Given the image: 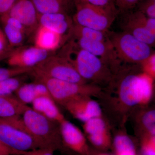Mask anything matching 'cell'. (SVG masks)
<instances>
[{
  "label": "cell",
  "instance_id": "1",
  "mask_svg": "<svg viewBox=\"0 0 155 155\" xmlns=\"http://www.w3.org/2000/svg\"><path fill=\"white\" fill-rule=\"evenodd\" d=\"M59 55L70 62L81 77L87 82L99 83L110 80V68L101 59L78 48L71 41Z\"/></svg>",
  "mask_w": 155,
  "mask_h": 155
},
{
  "label": "cell",
  "instance_id": "2",
  "mask_svg": "<svg viewBox=\"0 0 155 155\" xmlns=\"http://www.w3.org/2000/svg\"><path fill=\"white\" fill-rule=\"evenodd\" d=\"M22 117L26 131L40 147L51 149L55 151L61 149L63 144L59 123L48 119L28 106Z\"/></svg>",
  "mask_w": 155,
  "mask_h": 155
},
{
  "label": "cell",
  "instance_id": "3",
  "mask_svg": "<svg viewBox=\"0 0 155 155\" xmlns=\"http://www.w3.org/2000/svg\"><path fill=\"white\" fill-rule=\"evenodd\" d=\"M154 80L143 72L123 78L119 89L121 102L129 107L146 105L152 98Z\"/></svg>",
  "mask_w": 155,
  "mask_h": 155
},
{
  "label": "cell",
  "instance_id": "4",
  "mask_svg": "<svg viewBox=\"0 0 155 155\" xmlns=\"http://www.w3.org/2000/svg\"><path fill=\"white\" fill-rule=\"evenodd\" d=\"M108 37L120 62L140 64L153 52L152 47L126 31L107 32Z\"/></svg>",
  "mask_w": 155,
  "mask_h": 155
},
{
  "label": "cell",
  "instance_id": "5",
  "mask_svg": "<svg viewBox=\"0 0 155 155\" xmlns=\"http://www.w3.org/2000/svg\"><path fill=\"white\" fill-rule=\"evenodd\" d=\"M75 4L73 23L103 32L109 31L119 13L117 8H103L81 2Z\"/></svg>",
  "mask_w": 155,
  "mask_h": 155
},
{
  "label": "cell",
  "instance_id": "6",
  "mask_svg": "<svg viewBox=\"0 0 155 155\" xmlns=\"http://www.w3.org/2000/svg\"><path fill=\"white\" fill-rule=\"evenodd\" d=\"M34 77L35 81L43 84L46 87L54 101L63 106L77 97L95 95L101 90L94 84L74 83L45 77Z\"/></svg>",
  "mask_w": 155,
  "mask_h": 155
},
{
  "label": "cell",
  "instance_id": "7",
  "mask_svg": "<svg viewBox=\"0 0 155 155\" xmlns=\"http://www.w3.org/2000/svg\"><path fill=\"white\" fill-rule=\"evenodd\" d=\"M30 73L34 76L45 77L80 84L87 83L67 59L60 55L49 56L32 68Z\"/></svg>",
  "mask_w": 155,
  "mask_h": 155
},
{
  "label": "cell",
  "instance_id": "8",
  "mask_svg": "<svg viewBox=\"0 0 155 155\" xmlns=\"http://www.w3.org/2000/svg\"><path fill=\"white\" fill-rule=\"evenodd\" d=\"M122 24L124 31L139 40L153 46L155 42V19L149 18L138 11L129 13Z\"/></svg>",
  "mask_w": 155,
  "mask_h": 155
},
{
  "label": "cell",
  "instance_id": "9",
  "mask_svg": "<svg viewBox=\"0 0 155 155\" xmlns=\"http://www.w3.org/2000/svg\"><path fill=\"white\" fill-rule=\"evenodd\" d=\"M0 141L12 149L22 152L40 148L28 134L1 119Z\"/></svg>",
  "mask_w": 155,
  "mask_h": 155
},
{
  "label": "cell",
  "instance_id": "10",
  "mask_svg": "<svg viewBox=\"0 0 155 155\" xmlns=\"http://www.w3.org/2000/svg\"><path fill=\"white\" fill-rule=\"evenodd\" d=\"M50 53L35 46L19 47L14 49L7 58L11 67L31 68L43 61Z\"/></svg>",
  "mask_w": 155,
  "mask_h": 155
},
{
  "label": "cell",
  "instance_id": "11",
  "mask_svg": "<svg viewBox=\"0 0 155 155\" xmlns=\"http://www.w3.org/2000/svg\"><path fill=\"white\" fill-rule=\"evenodd\" d=\"M64 107L75 119L83 122L102 116V111L98 103L91 96H81L67 102Z\"/></svg>",
  "mask_w": 155,
  "mask_h": 155
},
{
  "label": "cell",
  "instance_id": "12",
  "mask_svg": "<svg viewBox=\"0 0 155 155\" xmlns=\"http://www.w3.org/2000/svg\"><path fill=\"white\" fill-rule=\"evenodd\" d=\"M59 125L63 145L78 154H89L86 137L78 127L66 119Z\"/></svg>",
  "mask_w": 155,
  "mask_h": 155
},
{
  "label": "cell",
  "instance_id": "13",
  "mask_svg": "<svg viewBox=\"0 0 155 155\" xmlns=\"http://www.w3.org/2000/svg\"><path fill=\"white\" fill-rule=\"evenodd\" d=\"M74 38L71 41L77 47L101 59L110 69L112 67H118L120 65L121 62L117 58L109 38L107 41H100Z\"/></svg>",
  "mask_w": 155,
  "mask_h": 155
},
{
  "label": "cell",
  "instance_id": "14",
  "mask_svg": "<svg viewBox=\"0 0 155 155\" xmlns=\"http://www.w3.org/2000/svg\"><path fill=\"white\" fill-rule=\"evenodd\" d=\"M7 14L19 20L27 33L36 30L38 26V14L31 0H17Z\"/></svg>",
  "mask_w": 155,
  "mask_h": 155
},
{
  "label": "cell",
  "instance_id": "15",
  "mask_svg": "<svg viewBox=\"0 0 155 155\" xmlns=\"http://www.w3.org/2000/svg\"><path fill=\"white\" fill-rule=\"evenodd\" d=\"M39 25L48 28L62 36H68L73 25L72 17L65 13L39 14Z\"/></svg>",
  "mask_w": 155,
  "mask_h": 155
},
{
  "label": "cell",
  "instance_id": "16",
  "mask_svg": "<svg viewBox=\"0 0 155 155\" xmlns=\"http://www.w3.org/2000/svg\"><path fill=\"white\" fill-rule=\"evenodd\" d=\"M63 37L54 31L39 25L35 30L34 46L51 52L60 48L63 41Z\"/></svg>",
  "mask_w": 155,
  "mask_h": 155
},
{
  "label": "cell",
  "instance_id": "17",
  "mask_svg": "<svg viewBox=\"0 0 155 155\" xmlns=\"http://www.w3.org/2000/svg\"><path fill=\"white\" fill-rule=\"evenodd\" d=\"M14 94L21 102L27 105L32 104L39 97H51L46 87L43 84L35 81L33 83H23Z\"/></svg>",
  "mask_w": 155,
  "mask_h": 155
},
{
  "label": "cell",
  "instance_id": "18",
  "mask_svg": "<svg viewBox=\"0 0 155 155\" xmlns=\"http://www.w3.org/2000/svg\"><path fill=\"white\" fill-rule=\"evenodd\" d=\"M31 105L35 110L59 124L66 119L51 97H39L34 101Z\"/></svg>",
  "mask_w": 155,
  "mask_h": 155
},
{
  "label": "cell",
  "instance_id": "19",
  "mask_svg": "<svg viewBox=\"0 0 155 155\" xmlns=\"http://www.w3.org/2000/svg\"><path fill=\"white\" fill-rule=\"evenodd\" d=\"M28 106L21 102L14 94L0 97V119L20 117Z\"/></svg>",
  "mask_w": 155,
  "mask_h": 155
},
{
  "label": "cell",
  "instance_id": "20",
  "mask_svg": "<svg viewBox=\"0 0 155 155\" xmlns=\"http://www.w3.org/2000/svg\"><path fill=\"white\" fill-rule=\"evenodd\" d=\"M39 14L65 13L69 14L74 0H31Z\"/></svg>",
  "mask_w": 155,
  "mask_h": 155
},
{
  "label": "cell",
  "instance_id": "21",
  "mask_svg": "<svg viewBox=\"0 0 155 155\" xmlns=\"http://www.w3.org/2000/svg\"><path fill=\"white\" fill-rule=\"evenodd\" d=\"M0 21L2 25L3 31L10 46L12 49L22 46L26 34V30L23 25L19 22Z\"/></svg>",
  "mask_w": 155,
  "mask_h": 155
},
{
  "label": "cell",
  "instance_id": "22",
  "mask_svg": "<svg viewBox=\"0 0 155 155\" xmlns=\"http://www.w3.org/2000/svg\"><path fill=\"white\" fill-rule=\"evenodd\" d=\"M107 32H103L73 23L69 36L71 35L73 38L89 40L105 41L108 40Z\"/></svg>",
  "mask_w": 155,
  "mask_h": 155
},
{
  "label": "cell",
  "instance_id": "23",
  "mask_svg": "<svg viewBox=\"0 0 155 155\" xmlns=\"http://www.w3.org/2000/svg\"><path fill=\"white\" fill-rule=\"evenodd\" d=\"M116 155H137L136 150L132 140L126 134H118L114 140Z\"/></svg>",
  "mask_w": 155,
  "mask_h": 155
},
{
  "label": "cell",
  "instance_id": "24",
  "mask_svg": "<svg viewBox=\"0 0 155 155\" xmlns=\"http://www.w3.org/2000/svg\"><path fill=\"white\" fill-rule=\"evenodd\" d=\"M83 129L87 136L108 130L102 116L95 117L83 122Z\"/></svg>",
  "mask_w": 155,
  "mask_h": 155
},
{
  "label": "cell",
  "instance_id": "25",
  "mask_svg": "<svg viewBox=\"0 0 155 155\" xmlns=\"http://www.w3.org/2000/svg\"><path fill=\"white\" fill-rule=\"evenodd\" d=\"M22 75L0 81V97L14 94L17 89L24 83Z\"/></svg>",
  "mask_w": 155,
  "mask_h": 155
},
{
  "label": "cell",
  "instance_id": "26",
  "mask_svg": "<svg viewBox=\"0 0 155 155\" xmlns=\"http://www.w3.org/2000/svg\"><path fill=\"white\" fill-rule=\"evenodd\" d=\"M87 137L92 144L100 149H107L110 147L111 138L109 130L99 134Z\"/></svg>",
  "mask_w": 155,
  "mask_h": 155
},
{
  "label": "cell",
  "instance_id": "27",
  "mask_svg": "<svg viewBox=\"0 0 155 155\" xmlns=\"http://www.w3.org/2000/svg\"><path fill=\"white\" fill-rule=\"evenodd\" d=\"M32 69L31 68L18 67L0 68V81L11 78L30 73L32 71Z\"/></svg>",
  "mask_w": 155,
  "mask_h": 155
},
{
  "label": "cell",
  "instance_id": "28",
  "mask_svg": "<svg viewBox=\"0 0 155 155\" xmlns=\"http://www.w3.org/2000/svg\"><path fill=\"white\" fill-rule=\"evenodd\" d=\"M142 123L147 134L155 135V111L152 110L146 112L142 118Z\"/></svg>",
  "mask_w": 155,
  "mask_h": 155
},
{
  "label": "cell",
  "instance_id": "29",
  "mask_svg": "<svg viewBox=\"0 0 155 155\" xmlns=\"http://www.w3.org/2000/svg\"><path fill=\"white\" fill-rule=\"evenodd\" d=\"M143 155H155V135L146 134L141 142Z\"/></svg>",
  "mask_w": 155,
  "mask_h": 155
},
{
  "label": "cell",
  "instance_id": "30",
  "mask_svg": "<svg viewBox=\"0 0 155 155\" xmlns=\"http://www.w3.org/2000/svg\"><path fill=\"white\" fill-rule=\"evenodd\" d=\"M138 10L149 18L155 19V0H143L138 3Z\"/></svg>",
  "mask_w": 155,
  "mask_h": 155
},
{
  "label": "cell",
  "instance_id": "31",
  "mask_svg": "<svg viewBox=\"0 0 155 155\" xmlns=\"http://www.w3.org/2000/svg\"><path fill=\"white\" fill-rule=\"evenodd\" d=\"M14 49L10 46L2 28L0 26V61L7 58Z\"/></svg>",
  "mask_w": 155,
  "mask_h": 155
},
{
  "label": "cell",
  "instance_id": "32",
  "mask_svg": "<svg viewBox=\"0 0 155 155\" xmlns=\"http://www.w3.org/2000/svg\"><path fill=\"white\" fill-rule=\"evenodd\" d=\"M143 72L155 79V54L153 53L149 57L144 60L140 64Z\"/></svg>",
  "mask_w": 155,
  "mask_h": 155
},
{
  "label": "cell",
  "instance_id": "33",
  "mask_svg": "<svg viewBox=\"0 0 155 155\" xmlns=\"http://www.w3.org/2000/svg\"><path fill=\"white\" fill-rule=\"evenodd\" d=\"M140 0H115V5L118 11L126 12L136 6Z\"/></svg>",
  "mask_w": 155,
  "mask_h": 155
},
{
  "label": "cell",
  "instance_id": "34",
  "mask_svg": "<svg viewBox=\"0 0 155 155\" xmlns=\"http://www.w3.org/2000/svg\"><path fill=\"white\" fill-rule=\"evenodd\" d=\"M75 2H81L88 3L103 8H116L115 0H74Z\"/></svg>",
  "mask_w": 155,
  "mask_h": 155
},
{
  "label": "cell",
  "instance_id": "35",
  "mask_svg": "<svg viewBox=\"0 0 155 155\" xmlns=\"http://www.w3.org/2000/svg\"><path fill=\"white\" fill-rule=\"evenodd\" d=\"M55 151L48 148H38L25 152L22 155H54Z\"/></svg>",
  "mask_w": 155,
  "mask_h": 155
},
{
  "label": "cell",
  "instance_id": "36",
  "mask_svg": "<svg viewBox=\"0 0 155 155\" xmlns=\"http://www.w3.org/2000/svg\"><path fill=\"white\" fill-rule=\"evenodd\" d=\"M17 0H0V17L8 13Z\"/></svg>",
  "mask_w": 155,
  "mask_h": 155
},
{
  "label": "cell",
  "instance_id": "37",
  "mask_svg": "<svg viewBox=\"0 0 155 155\" xmlns=\"http://www.w3.org/2000/svg\"><path fill=\"white\" fill-rule=\"evenodd\" d=\"M24 153L12 149L0 141V155H22Z\"/></svg>",
  "mask_w": 155,
  "mask_h": 155
},
{
  "label": "cell",
  "instance_id": "38",
  "mask_svg": "<svg viewBox=\"0 0 155 155\" xmlns=\"http://www.w3.org/2000/svg\"><path fill=\"white\" fill-rule=\"evenodd\" d=\"M98 155H110L108 154H107V153H103L99 154H98Z\"/></svg>",
  "mask_w": 155,
  "mask_h": 155
},
{
  "label": "cell",
  "instance_id": "39",
  "mask_svg": "<svg viewBox=\"0 0 155 155\" xmlns=\"http://www.w3.org/2000/svg\"><path fill=\"white\" fill-rule=\"evenodd\" d=\"M143 1V0H140V1Z\"/></svg>",
  "mask_w": 155,
  "mask_h": 155
}]
</instances>
